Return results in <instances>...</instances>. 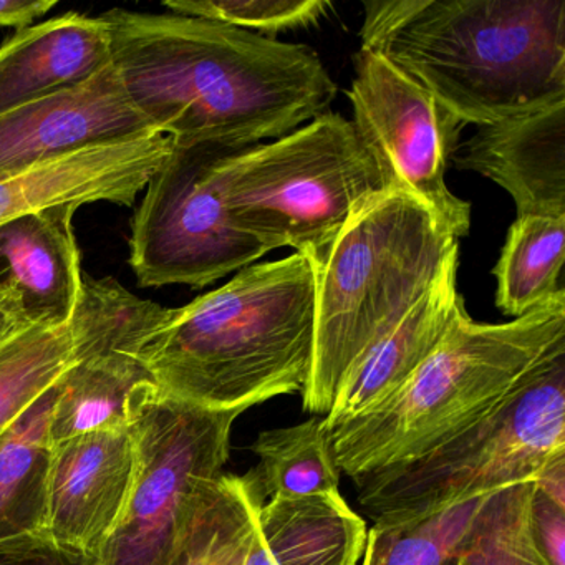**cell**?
Returning a JSON list of instances; mask_svg holds the SVG:
<instances>
[{
	"label": "cell",
	"instance_id": "8",
	"mask_svg": "<svg viewBox=\"0 0 565 565\" xmlns=\"http://www.w3.org/2000/svg\"><path fill=\"white\" fill-rule=\"evenodd\" d=\"M236 148L171 140L131 221L128 263L138 286L203 289L269 253L224 204L221 164Z\"/></svg>",
	"mask_w": 565,
	"mask_h": 565
},
{
	"label": "cell",
	"instance_id": "9",
	"mask_svg": "<svg viewBox=\"0 0 565 565\" xmlns=\"http://www.w3.org/2000/svg\"><path fill=\"white\" fill-rule=\"evenodd\" d=\"M239 412L158 396L134 425L138 466L127 508L92 565H170L211 486L224 475Z\"/></svg>",
	"mask_w": 565,
	"mask_h": 565
},
{
	"label": "cell",
	"instance_id": "29",
	"mask_svg": "<svg viewBox=\"0 0 565 565\" xmlns=\"http://www.w3.org/2000/svg\"><path fill=\"white\" fill-rule=\"evenodd\" d=\"M21 294L9 280H0V343L32 326Z\"/></svg>",
	"mask_w": 565,
	"mask_h": 565
},
{
	"label": "cell",
	"instance_id": "2",
	"mask_svg": "<svg viewBox=\"0 0 565 565\" xmlns=\"http://www.w3.org/2000/svg\"><path fill=\"white\" fill-rule=\"evenodd\" d=\"M363 9L362 47L465 125L565 102L564 0H375Z\"/></svg>",
	"mask_w": 565,
	"mask_h": 565
},
{
	"label": "cell",
	"instance_id": "21",
	"mask_svg": "<svg viewBox=\"0 0 565 565\" xmlns=\"http://www.w3.org/2000/svg\"><path fill=\"white\" fill-rule=\"evenodd\" d=\"M250 449L259 456L253 469L266 501L340 494V471L323 418L267 429Z\"/></svg>",
	"mask_w": 565,
	"mask_h": 565
},
{
	"label": "cell",
	"instance_id": "22",
	"mask_svg": "<svg viewBox=\"0 0 565 565\" xmlns=\"http://www.w3.org/2000/svg\"><path fill=\"white\" fill-rule=\"evenodd\" d=\"M266 501L256 472L223 475L207 491L170 565H243L257 508Z\"/></svg>",
	"mask_w": 565,
	"mask_h": 565
},
{
	"label": "cell",
	"instance_id": "6",
	"mask_svg": "<svg viewBox=\"0 0 565 565\" xmlns=\"http://www.w3.org/2000/svg\"><path fill=\"white\" fill-rule=\"evenodd\" d=\"M231 220L267 250L309 257L385 193L350 120L319 115L270 143L236 148L221 164Z\"/></svg>",
	"mask_w": 565,
	"mask_h": 565
},
{
	"label": "cell",
	"instance_id": "20",
	"mask_svg": "<svg viewBox=\"0 0 565 565\" xmlns=\"http://www.w3.org/2000/svg\"><path fill=\"white\" fill-rule=\"evenodd\" d=\"M564 247L565 217H518L492 270L498 309L519 319L564 294Z\"/></svg>",
	"mask_w": 565,
	"mask_h": 565
},
{
	"label": "cell",
	"instance_id": "19",
	"mask_svg": "<svg viewBox=\"0 0 565 565\" xmlns=\"http://www.w3.org/2000/svg\"><path fill=\"white\" fill-rule=\"evenodd\" d=\"M55 386L34 403L0 443V545L51 539L47 535L52 456L49 422Z\"/></svg>",
	"mask_w": 565,
	"mask_h": 565
},
{
	"label": "cell",
	"instance_id": "7",
	"mask_svg": "<svg viewBox=\"0 0 565 565\" xmlns=\"http://www.w3.org/2000/svg\"><path fill=\"white\" fill-rule=\"evenodd\" d=\"M565 458V355L472 428L409 465L359 479L373 521L426 518L459 502L534 482Z\"/></svg>",
	"mask_w": 565,
	"mask_h": 565
},
{
	"label": "cell",
	"instance_id": "23",
	"mask_svg": "<svg viewBox=\"0 0 565 565\" xmlns=\"http://www.w3.org/2000/svg\"><path fill=\"white\" fill-rule=\"evenodd\" d=\"M75 362L71 323H32L0 343V443Z\"/></svg>",
	"mask_w": 565,
	"mask_h": 565
},
{
	"label": "cell",
	"instance_id": "31",
	"mask_svg": "<svg viewBox=\"0 0 565 565\" xmlns=\"http://www.w3.org/2000/svg\"><path fill=\"white\" fill-rule=\"evenodd\" d=\"M535 491L565 509V458L557 459L544 469L534 481Z\"/></svg>",
	"mask_w": 565,
	"mask_h": 565
},
{
	"label": "cell",
	"instance_id": "3",
	"mask_svg": "<svg viewBox=\"0 0 565 565\" xmlns=\"http://www.w3.org/2000/svg\"><path fill=\"white\" fill-rule=\"evenodd\" d=\"M312 266L294 253L253 264L213 292L173 309L141 352L163 398L246 412L302 393L312 365Z\"/></svg>",
	"mask_w": 565,
	"mask_h": 565
},
{
	"label": "cell",
	"instance_id": "18",
	"mask_svg": "<svg viewBox=\"0 0 565 565\" xmlns=\"http://www.w3.org/2000/svg\"><path fill=\"white\" fill-rule=\"evenodd\" d=\"M366 535L365 521L342 494L267 499L243 565H359Z\"/></svg>",
	"mask_w": 565,
	"mask_h": 565
},
{
	"label": "cell",
	"instance_id": "16",
	"mask_svg": "<svg viewBox=\"0 0 565 565\" xmlns=\"http://www.w3.org/2000/svg\"><path fill=\"white\" fill-rule=\"evenodd\" d=\"M459 256L452 257L431 289L349 373L323 418L327 431L375 408L396 392L438 349L458 310Z\"/></svg>",
	"mask_w": 565,
	"mask_h": 565
},
{
	"label": "cell",
	"instance_id": "27",
	"mask_svg": "<svg viewBox=\"0 0 565 565\" xmlns=\"http://www.w3.org/2000/svg\"><path fill=\"white\" fill-rule=\"evenodd\" d=\"M529 532L545 565H565V509L539 494L534 482L529 504Z\"/></svg>",
	"mask_w": 565,
	"mask_h": 565
},
{
	"label": "cell",
	"instance_id": "30",
	"mask_svg": "<svg viewBox=\"0 0 565 565\" xmlns=\"http://www.w3.org/2000/svg\"><path fill=\"white\" fill-rule=\"evenodd\" d=\"M57 6V0H0V28H29Z\"/></svg>",
	"mask_w": 565,
	"mask_h": 565
},
{
	"label": "cell",
	"instance_id": "14",
	"mask_svg": "<svg viewBox=\"0 0 565 565\" xmlns=\"http://www.w3.org/2000/svg\"><path fill=\"white\" fill-rule=\"evenodd\" d=\"M451 161L508 191L518 217H565V102L478 127Z\"/></svg>",
	"mask_w": 565,
	"mask_h": 565
},
{
	"label": "cell",
	"instance_id": "5",
	"mask_svg": "<svg viewBox=\"0 0 565 565\" xmlns=\"http://www.w3.org/2000/svg\"><path fill=\"white\" fill-rule=\"evenodd\" d=\"M456 237L402 193L380 194L317 253L312 365L302 405L332 408L347 373L431 289L452 257Z\"/></svg>",
	"mask_w": 565,
	"mask_h": 565
},
{
	"label": "cell",
	"instance_id": "15",
	"mask_svg": "<svg viewBox=\"0 0 565 565\" xmlns=\"http://www.w3.org/2000/svg\"><path fill=\"white\" fill-rule=\"evenodd\" d=\"M110 64L102 18L68 12L29 25L0 45V117L78 87Z\"/></svg>",
	"mask_w": 565,
	"mask_h": 565
},
{
	"label": "cell",
	"instance_id": "12",
	"mask_svg": "<svg viewBox=\"0 0 565 565\" xmlns=\"http://www.w3.org/2000/svg\"><path fill=\"white\" fill-rule=\"evenodd\" d=\"M154 134L110 64L78 87L0 117V180L82 148Z\"/></svg>",
	"mask_w": 565,
	"mask_h": 565
},
{
	"label": "cell",
	"instance_id": "13",
	"mask_svg": "<svg viewBox=\"0 0 565 565\" xmlns=\"http://www.w3.org/2000/svg\"><path fill=\"white\" fill-rule=\"evenodd\" d=\"M161 134L72 151L0 180V227L58 206H134L170 153Z\"/></svg>",
	"mask_w": 565,
	"mask_h": 565
},
{
	"label": "cell",
	"instance_id": "4",
	"mask_svg": "<svg viewBox=\"0 0 565 565\" xmlns=\"http://www.w3.org/2000/svg\"><path fill=\"white\" fill-rule=\"evenodd\" d=\"M565 355V292L505 323L456 313L429 359L385 402L330 431L353 481L409 465L498 412Z\"/></svg>",
	"mask_w": 565,
	"mask_h": 565
},
{
	"label": "cell",
	"instance_id": "24",
	"mask_svg": "<svg viewBox=\"0 0 565 565\" xmlns=\"http://www.w3.org/2000/svg\"><path fill=\"white\" fill-rule=\"evenodd\" d=\"M495 492L459 502L426 518L375 521L366 535L362 565H448Z\"/></svg>",
	"mask_w": 565,
	"mask_h": 565
},
{
	"label": "cell",
	"instance_id": "26",
	"mask_svg": "<svg viewBox=\"0 0 565 565\" xmlns=\"http://www.w3.org/2000/svg\"><path fill=\"white\" fill-rule=\"evenodd\" d=\"M163 8L171 14L274 35L317 24L330 4L323 0H168Z\"/></svg>",
	"mask_w": 565,
	"mask_h": 565
},
{
	"label": "cell",
	"instance_id": "11",
	"mask_svg": "<svg viewBox=\"0 0 565 565\" xmlns=\"http://www.w3.org/2000/svg\"><path fill=\"white\" fill-rule=\"evenodd\" d=\"M137 466L134 426L100 429L52 446L49 537L94 562L127 508Z\"/></svg>",
	"mask_w": 565,
	"mask_h": 565
},
{
	"label": "cell",
	"instance_id": "28",
	"mask_svg": "<svg viewBox=\"0 0 565 565\" xmlns=\"http://www.w3.org/2000/svg\"><path fill=\"white\" fill-rule=\"evenodd\" d=\"M0 565H92V561L61 547L52 539H35L0 545Z\"/></svg>",
	"mask_w": 565,
	"mask_h": 565
},
{
	"label": "cell",
	"instance_id": "10",
	"mask_svg": "<svg viewBox=\"0 0 565 565\" xmlns=\"http://www.w3.org/2000/svg\"><path fill=\"white\" fill-rule=\"evenodd\" d=\"M353 65L355 75L347 90L352 124L383 191L412 198L456 239L468 236L471 204L446 184L466 125L383 55L362 47Z\"/></svg>",
	"mask_w": 565,
	"mask_h": 565
},
{
	"label": "cell",
	"instance_id": "1",
	"mask_svg": "<svg viewBox=\"0 0 565 565\" xmlns=\"http://www.w3.org/2000/svg\"><path fill=\"white\" fill-rule=\"evenodd\" d=\"M100 18L128 100L174 141L277 140L326 114L339 92L307 45L171 12L110 9Z\"/></svg>",
	"mask_w": 565,
	"mask_h": 565
},
{
	"label": "cell",
	"instance_id": "17",
	"mask_svg": "<svg viewBox=\"0 0 565 565\" xmlns=\"http://www.w3.org/2000/svg\"><path fill=\"white\" fill-rule=\"evenodd\" d=\"M77 206H58L0 227V280L15 287L32 322L67 326L84 287L74 233Z\"/></svg>",
	"mask_w": 565,
	"mask_h": 565
},
{
	"label": "cell",
	"instance_id": "25",
	"mask_svg": "<svg viewBox=\"0 0 565 565\" xmlns=\"http://www.w3.org/2000/svg\"><path fill=\"white\" fill-rule=\"evenodd\" d=\"M532 482L495 492L456 552L455 565H545L529 532Z\"/></svg>",
	"mask_w": 565,
	"mask_h": 565
}]
</instances>
